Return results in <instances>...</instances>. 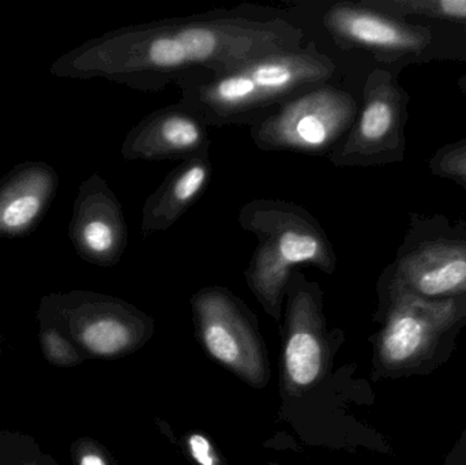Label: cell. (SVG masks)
I'll list each match as a JSON object with an SVG mask.
<instances>
[{
  "instance_id": "6da1fadb",
  "label": "cell",
  "mask_w": 466,
  "mask_h": 465,
  "mask_svg": "<svg viewBox=\"0 0 466 465\" xmlns=\"http://www.w3.org/2000/svg\"><path fill=\"white\" fill-rule=\"evenodd\" d=\"M300 27L284 18L224 15L141 25L104 44L101 66L131 86L160 90L202 70L223 76L260 57L303 46Z\"/></svg>"
},
{
  "instance_id": "7a4b0ae2",
  "label": "cell",
  "mask_w": 466,
  "mask_h": 465,
  "mask_svg": "<svg viewBox=\"0 0 466 465\" xmlns=\"http://www.w3.org/2000/svg\"><path fill=\"white\" fill-rule=\"evenodd\" d=\"M336 63L311 43L247 63L231 73L177 79L179 104L208 126L247 119L255 112L281 106L311 87L328 84Z\"/></svg>"
},
{
  "instance_id": "3957f363",
  "label": "cell",
  "mask_w": 466,
  "mask_h": 465,
  "mask_svg": "<svg viewBox=\"0 0 466 465\" xmlns=\"http://www.w3.org/2000/svg\"><path fill=\"white\" fill-rule=\"evenodd\" d=\"M238 221L243 231L257 239L244 270L247 284L271 316L279 318L296 267L318 268L328 275L336 270L337 256L330 239L303 207L282 199H252L241 207Z\"/></svg>"
},
{
  "instance_id": "277c9868",
  "label": "cell",
  "mask_w": 466,
  "mask_h": 465,
  "mask_svg": "<svg viewBox=\"0 0 466 465\" xmlns=\"http://www.w3.org/2000/svg\"><path fill=\"white\" fill-rule=\"evenodd\" d=\"M380 300L385 325L378 335L375 357L382 376H427L451 358L466 327V297L426 299L383 272Z\"/></svg>"
},
{
  "instance_id": "5b68a950",
  "label": "cell",
  "mask_w": 466,
  "mask_h": 465,
  "mask_svg": "<svg viewBox=\"0 0 466 465\" xmlns=\"http://www.w3.org/2000/svg\"><path fill=\"white\" fill-rule=\"evenodd\" d=\"M358 115V101L350 93L323 84L277 106L251 126L249 136L263 152L329 156Z\"/></svg>"
},
{
  "instance_id": "8992f818",
  "label": "cell",
  "mask_w": 466,
  "mask_h": 465,
  "mask_svg": "<svg viewBox=\"0 0 466 465\" xmlns=\"http://www.w3.org/2000/svg\"><path fill=\"white\" fill-rule=\"evenodd\" d=\"M363 98L350 133L329 153L336 167L380 166L404 156L408 97L390 71H372Z\"/></svg>"
},
{
  "instance_id": "52a82bcc",
  "label": "cell",
  "mask_w": 466,
  "mask_h": 465,
  "mask_svg": "<svg viewBox=\"0 0 466 465\" xmlns=\"http://www.w3.org/2000/svg\"><path fill=\"white\" fill-rule=\"evenodd\" d=\"M396 283L426 299L466 297V237L456 229H410L396 261L385 270Z\"/></svg>"
},
{
  "instance_id": "ba28073f",
  "label": "cell",
  "mask_w": 466,
  "mask_h": 465,
  "mask_svg": "<svg viewBox=\"0 0 466 465\" xmlns=\"http://www.w3.org/2000/svg\"><path fill=\"white\" fill-rule=\"evenodd\" d=\"M193 308L208 352L249 384H265L268 365L262 347L231 292L220 287L202 289L194 297Z\"/></svg>"
},
{
  "instance_id": "9c48e42d",
  "label": "cell",
  "mask_w": 466,
  "mask_h": 465,
  "mask_svg": "<svg viewBox=\"0 0 466 465\" xmlns=\"http://www.w3.org/2000/svg\"><path fill=\"white\" fill-rule=\"evenodd\" d=\"M322 22L339 48L369 52L386 65L424 55L432 41V32L427 27L380 13L361 2L336 3L326 11Z\"/></svg>"
},
{
  "instance_id": "30bf717a",
  "label": "cell",
  "mask_w": 466,
  "mask_h": 465,
  "mask_svg": "<svg viewBox=\"0 0 466 465\" xmlns=\"http://www.w3.org/2000/svg\"><path fill=\"white\" fill-rule=\"evenodd\" d=\"M285 295H289L285 374L292 387L309 388L320 379L326 362L319 289L295 270Z\"/></svg>"
},
{
  "instance_id": "8fae6325",
  "label": "cell",
  "mask_w": 466,
  "mask_h": 465,
  "mask_svg": "<svg viewBox=\"0 0 466 465\" xmlns=\"http://www.w3.org/2000/svg\"><path fill=\"white\" fill-rule=\"evenodd\" d=\"M208 125L182 104L147 115L128 134L123 155L128 160H179L210 152Z\"/></svg>"
},
{
  "instance_id": "7c38bea8",
  "label": "cell",
  "mask_w": 466,
  "mask_h": 465,
  "mask_svg": "<svg viewBox=\"0 0 466 465\" xmlns=\"http://www.w3.org/2000/svg\"><path fill=\"white\" fill-rule=\"evenodd\" d=\"M212 177L210 152L182 161L167 174L142 209V237L168 231L202 196Z\"/></svg>"
},
{
  "instance_id": "4fadbf2b",
  "label": "cell",
  "mask_w": 466,
  "mask_h": 465,
  "mask_svg": "<svg viewBox=\"0 0 466 465\" xmlns=\"http://www.w3.org/2000/svg\"><path fill=\"white\" fill-rule=\"evenodd\" d=\"M144 333V318L120 308L117 313L90 319L82 329L81 340L93 354L112 357L127 351Z\"/></svg>"
},
{
  "instance_id": "5bb4252c",
  "label": "cell",
  "mask_w": 466,
  "mask_h": 465,
  "mask_svg": "<svg viewBox=\"0 0 466 465\" xmlns=\"http://www.w3.org/2000/svg\"><path fill=\"white\" fill-rule=\"evenodd\" d=\"M87 251L101 258H115L126 245V226L119 207L112 202L106 213L93 216L82 228Z\"/></svg>"
},
{
  "instance_id": "9a60e30c",
  "label": "cell",
  "mask_w": 466,
  "mask_h": 465,
  "mask_svg": "<svg viewBox=\"0 0 466 465\" xmlns=\"http://www.w3.org/2000/svg\"><path fill=\"white\" fill-rule=\"evenodd\" d=\"M361 3L397 18L426 16L466 25V0H361Z\"/></svg>"
},
{
  "instance_id": "2e32d148",
  "label": "cell",
  "mask_w": 466,
  "mask_h": 465,
  "mask_svg": "<svg viewBox=\"0 0 466 465\" xmlns=\"http://www.w3.org/2000/svg\"><path fill=\"white\" fill-rule=\"evenodd\" d=\"M431 168L440 177L456 180L466 187V141L440 150L431 160Z\"/></svg>"
},
{
  "instance_id": "e0dca14e",
  "label": "cell",
  "mask_w": 466,
  "mask_h": 465,
  "mask_svg": "<svg viewBox=\"0 0 466 465\" xmlns=\"http://www.w3.org/2000/svg\"><path fill=\"white\" fill-rule=\"evenodd\" d=\"M41 202L37 197L24 196L14 199L3 210L2 220L5 227L18 228L30 223L40 212Z\"/></svg>"
},
{
  "instance_id": "ac0fdd59",
  "label": "cell",
  "mask_w": 466,
  "mask_h": 465,
  "mask_svg": "<svg viewBox=\"0 0 466 465\" xmlns=\"http://www.w3.org/2000/svg\"><path fill=\"white\" fill-rule=\"evenodd\" d=\"M188 450L194 460L199 465H218V456L209 440L201 434H193L188 439Z\"/></svg>"
},
{
  "instance_id": "d6986e66",
  "label": "cell",
  "mask_w": 466,
  "mask_h": 465,
  "mask_svg": "<svg viewBox=\"0 0 466 465\" xmlns=\"http://www.w3.org/2000/svg\"><path fill=\"white\" fill-rule=\"evenodd\" d=\"M81 465H106L104 459L101 456L96 455V453H89L82 458Z\"/></svg>"
},
{
  "instance_id": "ffe728a7",
  "label": "cell",
  "mask_w": 466,
  "mask_h": 465,
  "mask_svg": "<svg viewBox=\"0 0 466 465\" xmlns=\"http://www.w3.org/2000/svg\"><path fill=\"white\" fill-rule=\"evenodd\" d=\"M466 188V187H465Z\"/></svg>"
}]
</instances>
